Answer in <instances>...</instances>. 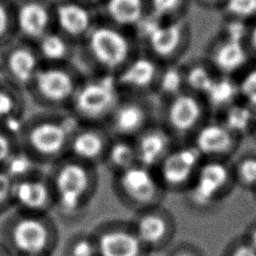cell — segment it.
Listing matches in <instances>:
<instances>
[{"instance_id": "obj_2", "label": "cell", "mask_w": 256, "mask_h": 256, "mask_svg": "<svg viewBox=\"0 0 256 256\" xmlns=\"http://www.w3.org/2000/svg\"><path fill=\"white\" fill-rule=\"evenodd\" d=\"M134 31L114 26L99 18L78 46L77 59L85 73L114 76L138 51Z\"/></svg>"}, {"instance_id": "obj_21", "label": "cell", "mask_w": 256, "mask_h": 256, "mask_svg": "<svg viewBox=\"0 0 256 256\" xmlns=\"http://www.w3.org/2000/svg\"><path fill=\"white\" fill-rule=\"evenodd\" d=\"M133 142L138 164L153 170L178 143L158 121L142 131L133 139Z\"/></svg>"}, {"instance_id": "obj_37", "label": "cell", "mask_w": 256, "mask_h": 256, "mask_svg": "<svg viewBox=\"0 0 256 256\" xmlns=\"http://www.w3.org/2000/svg\"><path fill=\"white\" fill-rule=\"evenodd\" d=\"M237 175L246 186H256V158L246 157L242 159L237 167Z\"/></svg>"}, {"instance_id": "obj_42", "label": "cell", "mask_w": 256, "mask_h": 256, "mask_svg": "<svg viewBox=\"0 0 256 256\" xmlns=\"http://www.w3.org/2000/svg\"><path fill=\"white\" fill-rule=\"evenodd\" d=\"M227 33H228V40L241 42L245 33V28L241 22L234 21L227 26Z\"/></svg>"}, {"instance_id": "obj_23", "label": "cell", "mask_w": 256, "mask_h": 256, "mask_svg": "<svg viewBox=\"0 0 256 256\" xmlns=\"http://www.w3.org/2000/svg\"><path fill=\"white\" fill-rule=\"evenodd\" d=\"M98 14L102 21L135 32L147 18V0H103Z\"/></svg>"}, {"instance_id": "obj_12", "label": "cell", "mask_w": 256, "mask_h": 256, "mask_svg": "<svg viewBox=\"0 0 256 256\" xmlns=\"http://www.w3.org/2000/svg\"><path fill=\"white\" fill-rule=\"evenodd\" d=\"M202 156L189 142H178L155 169L165 192L184 193L192 182Z\"/></svg>"}, {"instance_id": "obj_4", "label": "cell", "mask_w": 256, "mask_h": 256, "mask_svg": "<svg viewBox=\"0 0 256 256\" xmlns=\"http://www.w3.org/2000/svg\"><path fill=\"white\" fill-rule=\"evenodd\" d=\"M0 240L12 256H53L59 242V229L50 214L13 209L1 224Z\"/></svg>"}, {"instance_id": "obj_35", "label": "cell", "mask_w": 256, "mask_h": 256, "mask_svg": "<svg viewBox=\"0 0 256 256\" xmlns=\"http://www.w3.org/2000/svg\"><path fill=\"white\" fill-rule=\"evenodd\" d=\"M15 39L13 2L0 0V49Z\"/></svg>"}, {"instance_id": "obj_48", "label": "cell", "mask_w": 256, "mask_h": 256, "mask_svg": "<svg viewBox=\"0 0 256 256\" xmlns=\"http://www.w3.org/2000/svg\"><path fill=\"white\" fill-rule=\"evenodd\" d=\"M197 1H200V2L205 3V4H211V3H214V2H216L218 0H197Z\"/></svg>"}, {"instance_id": "obj_46", "label": "cell", "mask_w": 256, "mask_h": 256, "mask_svg": "<svg viewBox=\"0 0 256 256\" xmlns=\"http://www.w3.org/2000/svg\"><path fill=\"white\" fill-rule=\"evenodd\" d=\"M0 256H12L8 248L4 245V243L0 240Z\"/></svg>"}, {"instance_id": "obj_8", "label": "cell", "mask_w": 256, "mask_h": 256, "mask_svg": "<svg viewBox=\"0 0 256 256\" xmlns=\"http://www.w3.org/2000/svg\"><path fill=\"white\" fill-rule=\"evenodd\" d=\"M112 189L118 201L133 213L162 204L166 195L155 170L140 164L113 175Z\"/></svg>"}, {"instance_id": "obj_24", "label": "cell", "mask_w": 256, "mask_h": 256, "mask_svg": "<svg viewBox=\"0 0 256 256\" xmlns=\"http://www.w3.org/2000/svg\"><path fill=\"white\" fill-rule=\"evenodd\" d=\"M34 46L42 64L75 63L78 56V45L55 29L34 42Z\"/></svg>"}, {"instance_id": "obj_29", "label": "cell", "mask_w": 256, "mask_h": 256, "mask_svg": "<svg viewBox=\"0 0 256 256\" xmlns=\"http://www.w3.org/2000/svg\"><path fill=\"white\" fill-rule=\"evenodd\" d=\"M213 63L222 71L230 72L239 68L246 60L241 42L226 40L219 45L212 55Z\"/></svg>"}, {"instance_id": "obj_33", "label": "cell", "mask_w": 256, "mask_h": 256, "mask_svg": "<svg viewBox=\"0 0 256 256\" xmlns=\"http://www.w3.org/2000/svg\"><path fill=\"white\" fill-rule=\"evenodd\" d=\"M235 95V86L228 79L214 80L208 91L203 95L215 107L228 104Z\"/></svg>"}, {"instance_id": "obj_25", "label": "cell", "mask_w": 256, "mask_h": 256, "mask_svg": "<svg viewBox=\"0 0 256 256\" xmlns=\"http://www.w3.org/2000/svg\"><path fill=\"white\" fill-rule=\"evenodd\" d=\"M26 94L21 89L0 78V126L18 136V130L25 117Z\"/></svg>"}, {"instance_id": "obj_44", "label": "cell", "mask_w": 256, "mask_h": 256, "mask_svg": "<svg viewBox=\"0 0 256 256\" xmlns=\"http://www.w3.org/2000/svg\"><path fill=\"white\" fill-rule=\"evenodd\" d=\"M246 242L256 250V225L250 229Z\"/></svg>"}, {"instance_id": "obj_50", "label": "cell", "mask_w": 256, "mask_h": 256, "mask_svg": "<svg viewBox=\"0 0 256 256\" xmlns=\"http://www.w3.org/2000/svg\"><path fill=\"white\" fill-rule=\"evenodd\" d=\"M255 123H256V119H255Z\"/></svg>"}, {"instance_id": "obj_47", "label": "cell", "mask_w": 256, "mask_h": 256, "mask_svg": "<svg viewBox=\"0 0 256 256\" xmlns=\"http://www.w3.org/2000/svg\"><path fill=\"white\" fill-rule=\"evenodd\" d=\"M251 43H252V46L254 48V50L256 51V27L253 29L252 31V35H251Z\"/></svg>"}, {"instance_id": "obj_30", "label": "cell", "mask_w": 256, "mask_h": 256, "mask_svg": "<svg viewBox=\"0 0 256 256\" xmlns=\"http://www.w3.org/2000/svg\"><path fill=\"white\" fill-rule=\"evenodd\" d=\"M185 90L183 67L181 63L164 65L159 78L155 98L160 99Z\"/></svg>"}, {"instance_id": "obj_18", "label": "cell", "mask_w": 256, "mask_h": 256, "mask_svg": "<svg viewBox=\"0 0 256 256\" xmlns=\"http://www.w3.org/2000/svg\"><path fill=\"white\" fill-rule=\"evenodd\" d=\"M54 29L79 44L99 21L98 10L78 0H54Z\"/></svg>"}, {"instance_id": "obj_45", "label": "cell", "mask_w": 256, "mask_h": 256, "mask_svg": "<svg viewBox=\"0 0 256 256\" xmlns=\"http://www.w3.org/2000/svg\"><path fill=\"white\" fill-rule=\"evenodd\" d=\"M78 1H81V2H83L85 4H87V5H90V6L94 7V8H96L97 10H98L99 6L101 5V3L103 2V0H78Z\"/></svg>"}, {"instance_id": "obj_14", "label": "cell", "mask_w": 256, "mask_h": 256, "mask_svg": "<svg viewBox=\"0 0 256 256\" xmlns=\"http://www.w3.org/2000/svg\"><path fill=\"white\" fill-rule=\"evenodd\" d=\"M97 256H150L130 220H107L92 231Z\"/></svg>"}, {"instance_id": "obj_41", "label": "cell", "mask_w": 256, "mask_h": 256, "mask_svg": "<svg viewBox=\"0 0 256 256\" xmlns=\"http://www.w3.org/2000/svg\"><path fill=\"white\" fill-rule=\"evenodd\" d=\"M165 256H202L200 251L190 243H179L171 246Z\"/></svg>"}, {"instance_id": "obj_10", "label": "cell", "mask_w": 256, "mask_h": 256, "mask_svg": "<svg viewBox=\"0 0 256 256\" xmlns=\"http://www.w3.org/2000/svg\"><path fill=\"white\" fill-rule=\"evenodd\" d=\"M158 121V104L153 96L123 95L105 127L113 137L134 139Z\"/></svg>"}, {"instance_id": "obj_15", "label": "cell", "mask_w": 256, "mask_h": 256, "mask_svg": "<svg viewBox=\"0 0 256 256\" xmlns=\"http://www.w3.org/2000/svg\"><path fill=\"white\" fill-rule=\"evenodd\" d=\"M163 64L139 50L114 76L123 95L155 96Z\"/></svg>"}, {"instance_id": "obj_31", "label": "cell", "mask_w": 256, "mask_h": 256, "mask_svg": "<svg viewBox=\"0 0 256 256\" xmlns=\"http://www.w3.org/2000/svg\"><path fill=\"white\" fill-rule=\"evenodd\" d=\"M182 67L185 90L199 96L204 95L215 80L209 70L202 64H192L188 66L182 65Z\"/></svg>"}, {"instance_id": "obj_32", "label": "cell", "mask_w": 256, "mask_h": 256, "mask_svg": "<svg viewBox=\"0 0 256 256\" xmlns=\"http://www.w3.org/2000/svg\"><path fill=\"white\" fill-rule=\"evenodd\" d=\"M252 122L253 114L251 110L242 105H235L227 111L223 124L235 135L245 133Z\"/></svg>"}, {"instance_id": "obj_51", "label": "cell", "mask_w": 256, "mask_h": 256, "mask_svg": "<svg viewBox=\"0 0 256 256\" xmlns=\"http://www.w3.org/2000/svg\"><path fill=\"white\" fill-rule=\"evenodd\" d=\"M38 256H40V255H38Z\"/></svg>"}, {"instance_id": "obj_17", "label": "cell", "mask_w": 256, "mask_h": 256, "mask_svg": "<svg viewBox=\"0 0 256 256\" xmlns=\"http://www.w3.org/2000/svg\"><path fill=\"white\" fill-rule=\"evenodd\" d=\"M54 0H18L13 2L15 38L36 42L54 29Z\"/></svg>"}, {"instance_id": "obj_9", "label": "cell", "mask_w": 256, "mask_h": 256, "mask_svg": "<svg viewBox=\"0 0 256 256\" xmlns=\"http://www.w3.org/2000/svg\"><path fill=\"white\" fill-rule=\"evenodd\" d=\"M156 100L158 122L177 142H187L205 122L204 104L201 97L195 93L183 90Z\"/></svg>"}, {"instance_id": "obj_43", "label": "cell", "mask_w": 256, "mask_h": 256, "mask_svg": "<svg viewBox=\"0 0 256 256\" xmlns=\"http://www.w3.org/2000/svg\"><path fill=\"white\" fill-rule=\"evenodd\" d=\"M229 256H256V250L245 241L236 245L230 251Z\"/></svg>"}, {"instance_id": "obj_38", "label": "cell", "mask_w": 256, "mask_h": 256, "mask_svg": "<svg viewBox=\"0 0 256 256\" xmlns=\"http://www.w3.org/2000/svg\"><path fill=\"white\" fill-rule=\"evenodd\" d=\"M12 179L0 168V214L12 209Z\"/></svg>"}, {"instance_id": "obj_22", "label": "cell", "mask_w": 256, "mask_h": 256, "mask_svg": "<svg viewBox=\"0 0 256 256\" xmlns=\"http://www.w3.org/2000/svg\"><path fill=\"white\" fill-rule=\"evenodd\" d=\"M187 142L196 148L203 159H220L233 147L234 134L223 123L205 121Z\"/></svg>"}, {"instance_id": "obj_13", "label": "cell", "mask_w": 256, "mask_h": 256, "mask_svg": "<svg viewBox=\"0 0 256 256\" xmlns=\"http://www.w3.org/2000/svg\"><path fill=\"white\" fill-rule=\"evenodd\" d=\"M41 64L32 42L15 38L0 49V78L24 92Z\"/></svg>"}, {"instance_id": "obj_26", "label": "cell", "mask_w": 256, "mask_h": 256, "mask_svg": "<svg viewBox=\"0 0 256 256\" xmlns=\"http://www.w3.org/2000/svg\"><path fill=\"white\" fill-rule=\"evenodd\" d=\"M136 164L138 162L133 139L112 136L102 165L113 176Z\"/></svg>"}, {"instance_id": "obj_11", "label": "cell", "mask_w": 256, "mask_h": 256, "mask_svg": "<svg viewBox=\"0 0 256 256\" xmlns=\"http://www.w3.org/2000/svg\"><path fill=\"white\" fill-rule=\"evenodd\" d=\"M130 222L149 255L172 246L177 224L173 213L162 204L135 212Z\"/></svg>"}, {"instance_id": "obj_39", "label": "cell", "mask_w": 256, "mask_h": 256, "mask_svg": "<svg viewBox=\"0 0 256 256\" xmlns=\"http://www.w3.org/2000/svg\"><path fill=\"white\" fill-rule=\"evenodd\" d=\"M226 9L238 17H248L256 13V0H228Z\"/></svg>"}, {"instance_id": "obj_16", "label": "cell", "mask_w": 256, "mask_h": 256, "mask_svg": "<svg viewBox=\"0 0 256 256\" xmlns=\"http://www.w3.org/2000/svg\"><path fill=\"white\" fill-rule=\"evenodd\" d=\"M229 181V169L220 159H203L192 182L183 193L188 204L205 209L221 195Z\"/></svg>"}, {"instance_id": "obj_49", "label": "cell", "mask_w": 256, "mask_h": 256, "mask_svg": "<svg viewBox=\"0 0 256 256\" xmlns=\"http://www.w3.org/2000/svg\"><path fill=\"white\" fill-rule=\"evenodd\" d=\"M10 1H12V2H16V1H18V0H10Z\"/></svg>"}, {"instance_id": "obj_5", "label": "cell", "mask_w": 256, "mask_h": 256, "mask_svg": "<svg viewBox=\"0 0 256 256\" xmlns=\"http://www.w3.org/2000/svg\"><path fill=\"white\" fill-rule=\"evenodd\" d=\"M84 75L76 63L41 64L25 90L26 97L41 110L67 112Z\"/></svg>"}, {"instance_id": "obj_20", "label": "cell", "mask_w": 256, "mask_h": 256, "mask_svg": "<svg viewBox=\"0 0 256 256\" xmlns=\"http://www.w3.org/2000/svg\"><path fill=\"white\" fill-rule=\"evenodd\" d=\"M12 207L35 214H50L54 211V197L47 171L13 182Z\"/></svg>"}, {"instance_id": "obj_27", "label": "cell", "mask_w": 256, "mask_h": 256, "mask_svg": "<svg viewBox=\"0 0 256 256\" xmlns=\"http://www.w3.org/2000/svg\"><path fill=\"white\" fill-rule=\"evenodd\" d=\"M13 182L42 174L44 166L34 159L20 145L9 156L1 167Z\"/></svg>"}, {"instance_id": "obj_1", "label": "cell", "mask_w": 256, "mask_h": 256, "mask_svg": "<svg viewBox=\"0 0 256 256\" xmlns=\"http://www.w3.org/2000/svg\"><path fill=\"white\" fill-rule=\"evenodd\" d=\"M76 121L66 111L41 110L24 117L18 130L19 145L44 167L68 155Z\"/></svg>"}, {"instance_id": "obj_34", "label": "cell", "mask_w": 256, "mask_h": 256, "mask_svg": "<svg viewBox=\"0 0 256 256\" xmlns=\"http://www.w3.org/2000/svg\"><path fill=\"white\" fill-rule=\"evenodd\" d=\"M64 256H97L91 232L72 236L65 245Z\"/></svg>"}, {"instance_id": "obj_28", "label": "cell", "mask_w": 256, "mask_h": 256, "mask_svg": "<svg viewBox=\"0 0 256 256\" xmlns=\"http://www.w3.org/2000/svg\"><path fill=\"white\" fill-rule=\"evenodd\" d=\"M192 0H147V17L157 21L186 19L188 4Z\"/></svg>"}, {"instance_id": "obj_19", "label": "cell", "mask_w": 256, "mask_h": 256, "mask_svg": "<svg viewBox=\"0 0 256 256\" xmlns=\"http://www.w3.org/2000/svg\"><path fill=\"white\" fill-rule=\"evenodd\" d=\"M111 139L112 135L105 125L76 123L71 134L67 157L97 168L103 164Z\"/></svg>"}, {"instance_id": "obj_3", "label": "cell", "mask_w": 256, "mask_h": 256, "mask_svg": "<svg viewBox=\"0 0 256 256\" xmlns=\"http://www.w3.org/2000/svg\"><path fill=\"white\" fill-rule=\"evenodd\" d=\"M47 175L54 197V211L65 221L81 216L96 192L97 168L65 157L49 166Z\"/></svg>"}, {"instance_id": "obj_40", "label": "cell", "mask_w": 256, "mask_h": 256, "mask_svg": "<svg viewBox=\"0 0 256 256\" xmlns=\"http://www.w3.org/2000/svg\"><path fill=\"white\" fill-rule=\"evenodd\" d=\"M241 92L249 101V103L256 107V70L247 74L241 83Z\"/></svg>"}, {"instance_id": "obj_36", "label": "cell", "mask_w": 256, "mask_h": 256, "mask_svg": "<svg viewBox=\"0 0 256 256\" xmlns=\"http://www.w3.org/2000/svg\"><path fill=\"white\" fill-rule=\"evenodd\" d=\"M18 146L19 141L17 134L0 126V168Z\"/></svg>"}, {"instance_id": "obj_7", "label": "cell", "mask_w": 256, "mask_h": 256, "mask_svg": "<svg viewBox=\"0 0 256 256\" xmlns=\"http://www.w3.org/2000/svg\"><path fill=\"white\" fill-rule=\"evenodd\" d=\"M190 33L186 19L157 21L147 17L135 30L140 50L163 65L181 63Z\"/></svg>"}, {"instance_id": "obj_6", "label": "cell", "mask_w": 256, "mask_h": 256, "mask_svg": "<svg viewBox=\"0 0 256 256\" xmlns=\"http://www.w3.org/2000/svg\"><path fill=\"white\" fill-rule=\"evenodd\" d=\"M120 97L112 76L85 73L67 112L77 123L105 125Z\"/></svg>"}]
</instances>
